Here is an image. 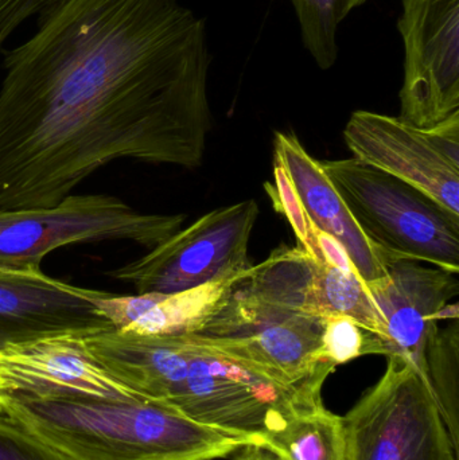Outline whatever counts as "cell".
<instances>
[{
    "label": "cell",
    "mask_w": 459,
    "mask_h": 460,
    "mask_svg": "<svg viewBox=\"0 0 459 460\" xmlns=\"http://www.w3.org/2000/svg\"><path fill=\"white\" fill-rule=\"evenodd\" d=\"M458 273L428 268L419 261L393 259L388 276L366 284L387 327V356L409 361L426 377V348L442 318L458 319Z\"/></svg>",
    "instance_id": "obj_11"
},
{
    "label": "cell",
    "mask_w": 459,
    "mask_h": 460,
    "mask_svg": "<svg viewBox=\"0 0 459 460\" xmlns=\"http://www.w3.org/2000/svg\"><path fill=\"white\" fill-rule=\"evenodd\" d=\"M231 460H280L271 450L261 445H247L237 450Z\"/></svg>",
    "instance_id": "obj_24"
},
{
    "label": "cell",
    "mask_w": 459,
    "mask_h": 460,
    "mask_svg": "<svg viewBox=\"0 0 459 460\" xmlns=\"http://www.w3.org/2000/svg\"><path fill=\"white\" fill-rule=\"evenodd\" d=\"M301 27L302 42L321 69L328 70L339 57V26L355 8L368 0H290Z\"/></svg>",
    "instance_id": "obj_19"
},
{
    "label": "cell",
    "mask_w": 459,
    "mask_h": 460,
    "mask_svg": "<svg viewBox=\"0 0 459 460\" xmlns=\"http://www.w3.org/2000/svg\"><path fill=\"white\" fill-rule=\"evenodd\" d=\"M0 415L73 460H216L264 446L151 400H5Z\"/></svg>",
    "instance_id": "obj_2"
},
{
    "label": "cell",
    "mask_w": 459,
    "mask_h": 460,
    "mask_svg": "<svg viewBox=\"0 0 459 460\" xmlns=\"http://www.w3.org/2000/svg\"><path fill=\"white\" fill-rule=\"evenodd\" d=\"M205 22L178 0H57L5 51L0 209L51 208L110 162L197 169L212 129Z\"/></svg>",
    "instance_id": "obj_1"
},
{
    "label": "cell",
    "mask_w": 459,
    "mask_h": 460,
    "mask_svg": "<svg viewBox=\"0 0 459 460\" xmlns=\"http://www.w3.org/2000/svg\"><path fill=\"white\" fill-rule=\"evenodd\" d=\"M426 377L453 446L459 453V323L437 327L426 348Z\"/></svg>",
    "instance_id": "obj_18"
},
{
    "label": "cell",
    "mask_w": 459,
    "mask_h": 460,
    "mask_svg": "<svg viewBox=\"0 0 459 460\" xmlns=\"http://www.w3.org/2000/svg\"><path fill=\"white\" fill-rule=\"evenodd\" d=\"M84 338L61 335L0 348V402L146 400L115 380L89 353Z\"/></svg>",
    "instance_id": "obj_9"
},
{
    "label": "cell",
    "mask_w": 459,
    "mask_h": 460,
    "mask_svg": "<svg viewBox=\"0 0 459 460\" xmlns=\"http://www.w3.org/2000/svg\"><path fill=\"white\" fill-rule=\"evenodd\" d=\"M102 294L50 278L40 267L0 265V348L115 330L97 308Z\"/></svg>",
    "instance_id": "obj_10"
},
{
    "label": "cell",
    "mask_w": 459,
    "mask_h": 460,
    "mask_svg": "<svg viewBox=\"0 0 459 460\" xmlns=\"http://www.w3.org/2000/svg\"><path fill=\"white\" fill-rule=\"evenodd\" d=\"M185 220L137 212L108 194H70L51 208L0 209V265L40 267L49 253L72 243L131 241L153 249Z\"/></svg>",
    "instance_id": "obj_4"
},
{
    "label": "cell",
    "mask_w": 459,
    "mask_h": 460,
    "mask_svg": "<svg viewBox=\"0 0 459 460\" xmlns=\"http://www.w3.org/2000/svg\"><path fill=\"white\" fill-rule=\"evenodd\" d=\"M364 234L393 259L459 273V216L356 158L321 162Z\"/></svg>",
    "instance_id": "obj_3"
},
{
    "label": "cell",
    "mask_w": 459,
    "mask_h": 460,
    "mask_svg": "<svg viewBox=\"0 0 459 460\" xmlns=\"http://www.w3.org/2000/svg\"><path fill=\"white\" fill-rule=\"evenodd\" d=\"M242 272L185 291L112 295L102 292L97 308L118 332L140 335L202 334L225 307L232 291L250 275Z\"/></svg>",
    "instance_id": "obj_15"
},
{
    "label": "cell",
    "mask_w": 459,
    "mask_h": 460,
    "mask_svg": "<svg viewBox=\"0 0 459 460\" xmlns=\"http://www.w3.org/2000/svg\"><path fill=\"white\" fill-rule=\"evenodd\" d=\"M264 190L271 199L275 210L285 216L296 233L299 246L313 256V234L310 220L305 213L301 199L294 189L293 182L279 162L274 164V185L266 183Z\"/></svg>",
    "instance_id": "obj_21"
},
{
    "label": "cell",
    "mask_w": 459,
    "mask_h": 460,
    "mask_svg": "<svg viewBox=\"0 0 459 460\" xmlns=\"http://www.w3.org/2000/svg\"><path fill=\"white\" fill-rule=\"evenodd\" d=\"M194 335L218 356L286 388L301 385L328 364L320 358L322 321L315 316H290L243 335Z\"/></svg>",
    "instance_id": "obj_14"
},
{
    "label": "cell",
    "mask_w": 459,
    "mask_h": 460,
    "mask_svg": "<svg viewBox=\"0 0 459 460\" xmlns=\"http://www.w3.org/2000/svg\"><path fill=\"white\" fill-rule=\"evenodd\" d=\"M404 43L399 118L418 128L459 112V0H403Z\"/></svg>",
    "instance_id": "obj_8"
},
{
    "label": "cell",
    "mask_w": 459,
    "mask_h": 460,
    "mask_svg": "<svg viewBox=\"0 0 459 460\" xmlns=\"http://www.w3.org/2000/svg\"><path fill=\"white\" fill-rule=\"evenodd\" d=\"M0 460H73L0 415Z\"/></svg>",
    "instance_id": "obj_22"
},
{
    "label": "cell",
    "mask_w": 459,
    "mask_h": 460,
    "mask_svg": "<svg viewBox=\"0 0 459 460\" xmlns=\"http://www.w3.org/2000/svg\"><path fill=\"white\" fill-rule=\"evenodd\" d=\"M258 216L255 199L218 208L108 275L137 294H172L242 272L252 265L248 245Z\"/></svg>",
    "instance_id": "obj_6"
},
{
    "label": "cell",
    "mask_w": 459,
    "mask_h": 460,
    "mask_svg": "<svg viewBox=\"0 0 459 460\" xmlns=\"http://www.w3.org/2000/svg\"><path fill=\"white\" fill-rule=\"evenodd\" d=\"M275 161L287 172L309 220L345 249L360 278L366 284L387 278L393 257L364 234L321 162L309 155L296 135L277 132Z\"/></svg>",
    "instance_id": "obj_13"
},
{
    "label": "cell",
    "mask_w": 459,
    "mask_h": 460,
    "mask_svg": "<svg viewBox=\"0 0 459 460\" xmlns=\"http://www.w3.org/2000/svg\"><path fill=\"white\" fill-rule=\"evenodd\" d=\"M317 262L301 246L272 252L266 261L252 265L201 335H243L290 316H315L313 281Z\"/></svg>",
    "instance_id": "obj_12"
},
{
    "label": "cell",
    "mask_w": 459,
    "mask_h": 460,
    "mask_svg": "<svg viewBox=\"0 0 459 460\" xmlns=\"http://www.w3.org/2000/svg\"><path fill=\"white\" fill-rule=\"evenodd\" d=\"M353 158L388 172L459 216V112L433 128L356 111L344 129Z\"/></svg>",
    "instance_id": "obj_7"
},
{
    "label": "cell",
    "mask_w": 459,
    "mask_h": 460,
    "mask_svg": "<svg viewBox=\"0 0 459 460\" xmlns=\"http://www.w3.org/2000/svg\"><path fill=\"white\" fill-rule=\"evenodd\" d=\"M313 300L317 318L348 316L366 332L379 337L385 348L387 327L384 318L366 281L357 272L317 262L313 281Z\"/></svg>",
    "instance_id": "obj_17"
},
{
    "label": "cell",
    "mask_w": 459,
    "mask_h": 460,
    "mask_svg": "<svg viewBox=\"0 0 459 460\" xmlns=\"http://www.w3.org/2000/svg\"><path fill=\"white\" fill-rule=\"evenodd\" d=\"M57 0H0V51L5 40L27 21L40 15Z\"/></svg>",
    "instance_id": "obj_23"
},
{
    "label": "cell",
    "mask_w": 459,
    "mask_h": 460,
    "mask_svg": "<svg viewBox=\"0 0 459 460\" xmlns=\"http://www.w3.org/2000/svg\"><path fill=\"white\" fill-rule=\"evenodd\" d=\"M322 321L320 358L339 367L369 354L387 356L384 343L376 335L344 315H328Z\"/></svg>",
    "instance_id": "obj_20"
},
{
    "label": "cell",
    "mask_w": 459,
    "mask_h": 460,
    "mask_svg": "<svg viewBox=\"0 0 459 460\" xmlns=\"http://www.w3.org/2000/svg\"><path fill=\"white\" fill-rule=\"evenodd\" d=\"M342 420L347 460H459L430 386L401 357Z\"/></svg>",
    "instance_id": "obj_5"
},
{
    "label": "cell",
    "mask_w": 459,
    "mask_h": 460,
    "mask_svg": "<svg viewBox=\"0 0 459 460\" xmlns=\"http://www.w3.org/2000/svg\"><path fill=\"white\" fill-rule=\"evenodd\" d=\"M263 442L280 460H347L344 420L323 400L291 413Z\"/></svg>",
    "instance_id": "obj_16"
}]
</instances>
